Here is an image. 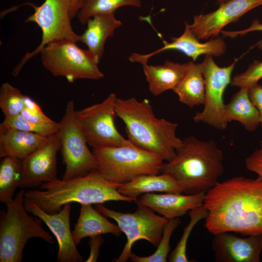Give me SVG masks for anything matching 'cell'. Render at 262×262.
<instances>
[{"label":"cell","mask_w":262,"mask_h":262,"mask_svg":"<svg viewBox=\"0 0 262 262\" xmlns=\"http://www.w3.org/2000/svg\"><path fill=\"white\" fill-rule=\"evenodd\" d=\"M205 227L213 235L229 232L262 233V179L235 177L218 182L206 192Z\"/></svg>","instance_id":"obj_1"},{"label":"cell","mask_w":262,"mask_h":262,"mask_svg":"<svg viewBox=\"0 0 262 262\" xmlns=\"http://www.w3.org/2000/svg\"><path fill=\"white\" fill-rule=\"evenodd\" d=\"M223 155L213 141H201L194 136L182 140L175 157L163 163L160 173L173 177L186 194L207 192L223 172Z\"/></svg>","instance_id":"obj_2"},{"label":"cell","mask_w":262,"mask_h":262,"mask_svg":"<svg viewBox=\"0 0 262 262\" xmlns=\"http://www.w3.org/2000/svg\"><path fill=\"white\" fill-rule=\"evenodd\" d=\"M120 184L103 178L97 170L86 175L68 180L58 179L42 183L41 190L25 192V198L48 213H58L68 203L103 204L111 201L136 202L137 199L121 194Z\"/></svg>","instance_id":"obj_3"},{"label":"cell","mask_w":262,"mask_h":262,"mask_svg":"<svg viewBox=\"0 0 262 262\" xmlns=\"http://www.w3.org/2000/svg\"><path fill=\"white\" fill-rule=\"evenodd\" d=\"M115 109L117 116L125 125L128 139L132 144L166 162L175 157L182 143L176 133L178 124L156 117L147 99L138 101L134 97L117 98Z\"/></svg>","instance_id":"obj_4"},{"label":"cell","mask_w":262,"mask_h":262,"mask_svg":"<svg viewBox=\"0 0 262 262\" xmlns=\"http://www.w3.org/2000/svg\"><path fill=\"white\" fill-rule=\"evenodd\" d=\"M25 191L22 189L6 204L0 214V262H20L27 241L39 238L48 243L53 237L42 227V221L28 214L24 205Z\"/></svg>","instance_id":"obj_5"},{"label":"cell","mask_w":262,"mask_h":262,"mask_svg":"<svg viewBox=\"0 0 262 262\" xmlns=\"http://www.w3.org/2000/svg\"><path fill=\"white\" fill-rule=\"evenodd\" d=\"M92 152L100 174L106 180L119 184L141 175L159 174L164 161L128 139L124 145L95 148Z\"/></svg>","instance_id":"obj_6"},{"label":"cell","mask_w":262,"mask_h":262,"mask_svg":"<svg viewBox=\"0 0 262 262\" xmlns=\"http://www.w3.org/2000/svg\"><path fill=\"white\" fill-rule=\"evenodd\" d=\"M42 64L54 76L75 80H98L104 77L94 56L69 39L55 40L47 44L40 52Z\"/></svg>","instance_id":"obj_7"},{"label":"cell","mask_w":262,"mask_h":262,"mask_svg":"<svg viewBox=\"0 0 262 262\" xmlns=\"http://www.w3.org/2000/svg\"><path fill=\"white\" fill-rule=\"evenodd\" d=\"M72 0H45L40 6L30 3L33 7V14L27 17L25 22H34L42 31L40 44L31 52H27L15 67L12 74L17 76L25 64L40 53L48 43L55 40L69 39L80 41V35L76 34L71 26L70 11Z\"/></svg>","instance_id":"obj_8"},{"label":"cell","mask_w":262,"mask_h":262,"mask_svg":"<svg viewBox=\"0 0 262 262\" xmlns=\"http://www.w3.org/2000/svg\"><path fill=\"white\" fill-rule=\"evenodd\" d=\"M133 213H121L110 209L102 204H98L96 209L106 217L114 220L126 235L127 242L115 262H127L132 254L133 244L145 240L157 246L162 238L163 229L168 219L155 214L150 208L137 203Z\"/></svg>","instance_id":"obj_9"},{"label":"cell","mask_w":262,"mask_h":262,"mask_svg":"<svg viewBox=\"0 0 262 262\" xmlns=\"http://www.w3.org/2000/svg\"><path fill=\"white\" fill-rule=\"evenodd\" d=\"M75 111L73 101H68L57 131L60 139L63 160L66 164L62 178L64 180L83 176L98 169L96 157L87 147L86 139L76 120Z\"/></svg>","instance_id":"obj_10"},{"label":"cell","mask_w":262,"mask_h":262,"mask_svg":"<svg viewBox=\"0 0 262 262\" xmlns=\"http://www.w3.org/2000/svg\"><path fill=\"white\" fill-rule=\"evenodd\" d=\"M110 93L101 102L75 111V117L88 145L93 148L124 145L128 141L117 131L115 102Z\"/></svg>","instance_id":"obj_11"},{"label":"cell","mask_w":262,"mask_h":262,"mask_svg":"<svg viewBox=\"0 0 262 262\" xmlns=\"http://www.w3.org/2000/svg\"><path fill=\"white\" fill-rule=\"evenodd\" d=\"M237 62L220 67L211 55H205L201 63L205 79V92L202 112L197 113L193 119L196 122H203L218 130H224L228 125L225 115L223 96L231 82V76Z\"/></svg>","instance_id":"obj_12"},{"label":"cell","mask_w":262,"mask_h":262,"mask_svg":"<svg viewBox=\"0 0 262 262\" xmlns=\"http://www.w3.org/2000/svg\"><path fill=\"white\" fill-rule=\"evenodd\" d=\"M61 149L57 132L23 160L22 180L19 188H33L57 179V153Z\"/></svg>","instance_id":"obj_13"},{"label":"cell","mask_w":262,"mask_h":262,"mask_svg":"<svg viewBox=\"0 0 262 262\" xmlns=\"http://www.w3.org/2000/svg\"><path fill=\"white\" fill-rule=\"evenodd\" d=\"M24 205L28 213L40 219L56 238L59 262H81L82 257L77 248L70 228L71 203L65 205L58 213L49 214L24 197Z\"/></svg>","instance_id":"obj_14"},{"label":"cell","mask_w":262,"mask_h":262,"mask_svg":"<svg viewBox=\"0 0 262 262\" xmlns=\"http://www.w3.org/2000/svg\"><path fill=\"white\" fill-rule=\"evenodd\" d=\"M261 5L262 0H228L212 12L195 16L189 26L199 40L216 37L227 25Z\"/></svg>","instance_id":"obj_15"},{"label":"cell","mask_w":262,"mask_h":262,"mask_svg":"<svg viewBox=\"0 0 262 262\" xmlns=\"http://www.w3.org/2000/svg\"><path fill=\"white\" fill-rule=\"evenodd\" d=\"M229 232L214 235L212 248L217 262H259L262 233L241 237Z\"/></svg>","instance_id":"obj_16"},{"label":"cell","mask_w":262,"mask_h":262,"mask_svg":"<svg viewBox=\"0 0 262 262\" xmlns=\"http://www.w3.org/2000/svg\"><path fill=\"white\" fill-rule=\"evenodd\" d=\"M185 24V30L180 36L172 37L170 42L163 40V47L151 53L146 54L133 53L129 56V60L141 64L147 62L148 59L155 54L168 50H179L191 58L194 61L201 55L219 57L225 53L226 44L222 37L217 36L201 43L193 33L189 24L186 22Z\"/></svg>","instance_id":"obj_17"},{"label":"cell","mask_w":262,"mask_h":262,"mask_svg":"<svg viewBox=\"0 0 262 262\" xmlns=\"http://www.w3.org/2000/svg\"><path fill=\"white\" fill-rule=\"evenodd\" d=\"M206 193H147L142 195L136 203L150 208L169 220L180 217L188 211L203 206Z\"/></svg>","instance_id":"obj_18"},{"label":"cell","mask_w":262,"mask_h":262,"mask_svg":"<svg viewBox=\"0 0 262 262\" xmlns=\"http://www.w3.org/2000/svg\"><path fill=\"white\" fill-rule=\"evenodd\" d=\"M86 24V29L80 35V41L86 45L98 64L104 53L105 41L113 36L122 23L115 18V13H111L95 15Z\"/></svg>","instance_id":"obj_19"},{"label":"cell","mask_w":262,"mask_h":262,"mask_svg":"<svg viewBox=\"0 0 262 262\" xmlns=\"http://www.w3.org/2000/svg\"><path fill=\"white\" fill-rule=\"evenodd\" d=\"M190 64V61L180 64L169 60L157 66L148 65L147 62L141 64L149 91L156 96L167 90H173L184 76Z\"/></svg>","instance_id":"obj_20"},{"label":"cell","mask_w":262,"mask_h":262,"mask_svg":"<svg viewBox=\"0 0 262 262\" xmlns=\"http://www.w3.org/2000/svg\"><path fill=\"white\" fill-rule=\"evenodd\" d=\"M118 190L122 195L135 199L147 193L184 192L182 186L173 177L164 173L138 176L128 182L120 184Z\"/></svg>","instance_id":"obj_21"},{"label":"cell","mask_w":262,"mask_h":262,"mask_svg":"<svg viewBox=\"0 0 262 262\" xmlns=\"http://www.w3.org/2000/svg\"><path fill=\"white\" fill-rule=\"evenodd\" d=\"M91 205L81 204L80 215L72 231L77 246L86 237L107 233L119 236L122 232L118 225L108 220Z\"/></svg>","instance_id":"obj_22"},{"label":"cell","mask_w":262,"mask_h":262,"mask_svg":"<svg viewBox=\"0 0 262 262\" xmlns=\"http://www.w3.org/2000/svg\"><path fill=\"white\" fill-rule=\"evenodd\" d=\"M48 137L15 129L0 132V157L12 156L23 160L34 151Z\"/></svg>","instance_id":"obj_23"},{"label":"cell","mask_w":262,"mask_h":262,"mask_svg":"<svg viewBox=\"0 0 262 262\" xmlns=\"http://www.w3.org/2000/svg\"><path fill=\"white\" fill-rule=\"evenodd\" d=\"M173 91L181 103L190 108L203 105L205 83L201 64L190 61L186 74Z\"/></svg>","instance_id":"obj_24"},{"label":"cell","mask_w":262,"mask_h":262,"mask_svg":"<svg viewBox=\"0 0 262 262\" xmlns=\"http://www.w3.org/2000/svg\"><path fill=\"white\" fill-rule=\"evenodd\" d=\"M248 88L240 89L225 105V115L229 122L236 121L240 122L249 131H254L260 124L258 111L251 100Z\"/></svg>","instance_id":"obj_25"},{"label":"cell","mask_w":262,"mask_h":262,"mask_svg":"<svg viewBox=\"0 0 262 262\" xmlns=\"http://www.w3.org/2000/svg\"><path fill=\"white\" fill-rule=\"evenodd\" d=\"M22 175V160L12 156L2 158L0 164V202L6 205L14 198Z\"/></svg>","instance_id":"obj_26"},{"label":"cell","mask_w":262,"mask_h":262,"mask_svg":"<svg viewBox=\"0 0 262 262\" xmlns=\"http://www.w3.org/2000/svg\"><path fill=\"white\" fill-rule=\"evenodd\" d=\"M142 0H82L77 17L80 23L86 24L95 15L115 13L121 7L141 6Z\"/></svg>","instance_id":"obj_27"},{"label":"cell","mask_w":262,"mask_h":262,"mask_svg":"<svg viewBox=\"0 0 262 262\" xmlns=\"http://www.w3.org/2000/svg\"><path fill=\"white\" fill-rule=\"evenodd\" d=\"M190 221L184 228L183 234L174 249L168 257L169 262H190L186 254L187 244L189 237L196 225L205 219L208 214L204 205L190 210L188 213Z\"/></svg>","instance_id":"obj_28"},{"label":"cell","mask_w":262,"mask_h":262,"mask_svg":"<svg viewBox=\"0 0 262 262\" xmlns=\"http://www.w3.org/2000/svg\"><path fill=\"white\" fill-rule=\"evenodd\" d=\"M180 223V217L169 219L163 229L162 238L155 251L147 256H140L132 253L130 259L133 262H166L170 249V239Z\"/></svg>","instance_id":"obj_29"},{"label":"cell","mask_w":262,"mask_h":262,"mask_svg":"<svg viewBox=\"0 0 262 262\" xmlns=\"http://www.w3.org/2000/svg\"><path fill=\"white\" fill-rule=\"evenodd\" d=\"M58 126L59 122L55 121L44 124L33 123L25 119L19 114L4 117L0 124V132L9 129H15L49 137L57 132Z\"/></svg>","instance_id":"obj_30"},{"label":"cell","mask_w":262,"mask_h":262,"mask_svg":"<svg viewBox=\"0 0 262 262\" xmlns=\"http://www.w3.org/2000/svg\"><path fill=\"white\" fill-rule=\"evenodd\" d=\"M25 95L17 88L8 82L0 88V108L4 117L20 114L24 105Z\"/></svg>","instance_id":"obj_31"},{"label":"cell","mask_w":262,"mask_h":262,"mask_svg":"<svg viewBox=\"0 0 262 262\" xmlns=\"http://www.w3.org/2000/svg\"><path fill=\"white\" fill-rule=\"evenodd\" d=\"M262 79V61L255 60L245 72L235 75L231 84L233 86L249 88Z\"/></svg>","instance_id":"obj_32"},{"label":"cell","mask_w":262,"mask_h":262,"mask_svg":"<svg viewBox=\"0 0 262 262\" xmlns=\"http://www.w3.org/2000/svg\"><path fill=\"white\" fill-rule=\"evenodd\" d=\"M20 115L26 120L35 124H44L54 121L43 113L35 101L26 95L24 105Z\"/></svg>","instance_id":"obj_33"},{"label":"cell","mask_w":262,"mask_h":262,"mask_svg":"<svg viewBox=\"0 0 262 262\" xmlns=\"http://www.w3.org/2000/svg\"><path fill=\"white\" fill-rule=\"evenodd\" d=\"M246 168L262 179V140L259 148L255 150L245 160Z\"/></svg>","instance_id":"obj_34"},{"label":"cell","mask_w":262,"mask_h":262,"mask_svg":"<svg viewBox=\"0 0 262 262\" xmlns=\"http://www.w3.org/2000/svg\"><path fill=\"white\" fill-rule=\"evenodd\" d=\"M254 31H262V23L257 19L253 20L250 26L246 29L234 31L221 30L220 33L222 34L223 37L234 38L238 35L243 36ZM254 47H257L259 49L262 50V39L259 41L253 48Z\"/></svg>","instance_id":"obj_35"},{"label":"cell","mask_w":262,"mask_h":262,"mask_svg":"<svg viewBox=\"0 0 262 262\" xmlns=\"http://www.w3.org/2000/svg\"><path fill=\"white\" fill-rule=\"evenodd\" d=\"M248 92L251 100L258 111L260 123L262 127V85L258 83L249 87Z\"/></svg>","instance_id":"obj_36"},{"label":"cell","mask_w":262,"mask_h":262,"mask_svg":"<svg viewBox=\"0 0 262 262\" xmlns=\"http://www.w3.org/2000/svg\"><path fill=\"white\" fill-rule=\"evenodd\" d=\"M103 242L101 235L90 237L89 244L90 247V253L88 258L85 262H96L98 255L99 250Z\"/></svg>","instance_id":"obj_37"},{"label":"cell","mask_w":262,"mask_h":262,"mask_svg":"<svg viewBox=\"0 0 262 262\" xmlns=\"http://www.w3.org/2000/svg\"><path fill=\"white\" fill-rule=\"evenodd\" d=\"M82 0H72L70 11V16L71 19L77 16L82 5Z\"/></svg>","instance_id":"obj_38"},{"label":"cell","mask_w":262,"mask_h":262,"mask_svg":"<svg viewBox=\"0 0 262 262\" xmlns=\"http://www.w3.org/2000/svg\"><path fill=\"white\" fill-rule=\"evenodd\" d=\"M228 0H216L217 3L220 5L226 1H227Z\"/></svg>","instance_id":"obj_39"}]
</instances>
